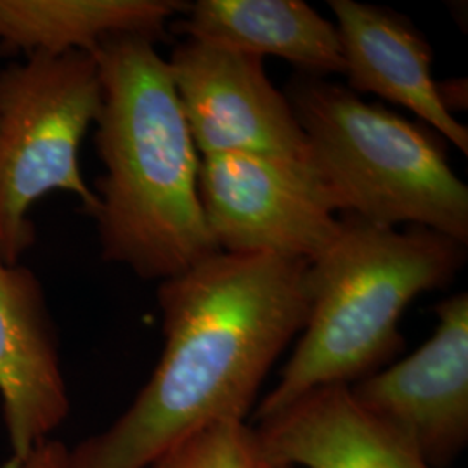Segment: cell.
I'll use <instances>...</instances> for the list:
<instances>
[{
  "label": "cell",
  "mask_w": 468,
  "mask_h": 468,
  "mask_svg": "<svg viewBox=\"0 0 468 468\" xmlns=\"http://www.w3.org/2000/svg\"><path fill=\"white\" fill-rule=\"evenodd\" d=\"M0 398L11 442L2 468H21L65 421L69 398L42 284L30 269L2 259Z\"/></svg>",
  "instance_id": "9"
},
{
  "label": "cell",
  "mask_w": 468,
  "mask_h": 468,
  "mask_svg": "<svg viewBox=\"0 0 468 468\" xmlns=\"http://www.w3.org/2000/svg\"><path fill=\"white\" fill-rule=\"evenodd\" d=\"M434 335L413 354L347 385L352 399L404 439L432 468L468 442V295L435 305Z\"/></svg>",
  "instance_id": "8"
},
{
  "label": "cell",
  "mask_w": 468,
  "mask_h": 468,
  "mask_svg": "<svg viewBox=\"0 0 468 468\" xmlns=\"http://www.w3.org/2000/svg\"><path fill=\"white\" fill-rule=\"evenodd\" d=\"M94 54H32L0 71V259L17 266L34 247L30 210L50 191L73 193L94 218L100 200L85 185L79 150L100 117Z\"/></svg>",
  "instance_id": "5"
},
{
  "label": "cell",
  "mask_w": 468,
  "mask_h": 468,
  "mask_svg": "<svg viewBox=\"0 0 468 468\" xmlns=\"http://www.w3.org/2000/svg\"><path fill=\"white\" fill-rule=\"evenodd\" d=\"M185 9L177 0H0V52L94 54L118 35L158 42Z\"/></svg>",
  "instance_id": "13"
},
{
  "label": "cell",
  "mask_w": 468,
  "mask_h": 468,
  "mask_svg": "<svg viewBox=\"0 0 468 468\" xmlns=\"http://www.w3.org/2000/svg\"><path fill=\"white\" fill-rule=\"evenodd\" d=\"M467 245L420 226H375L340 216V233L309 264V313L280 382L255 423L324 385H351L387 367L404 347L399 321L420 293L446 288Z\"/></svg>",
  "instance_id": "3"
},
{
  "label": "cell",
  "mask_w": 468,
  "mask_h": 468,
  "mask_svg": "<svg viewBox=\"0 0 468 468\" xmlns=\"http://www.w3.org/2000/svg\"><path fill=\"white\" fill-rule=\"evenodd\" d=\"M344 75L354 94H373L410 110L429 129L468 154L467 125L437 92L432 48L399 13L356 0H330Z\"/></svg>",
  "instance_id": "10"
},
{
  "label": "cell",
  "mask_w": 468,
  "mask_h": 468,
  "mask_svg": "<svg viewBox=\"0 0 468 468\" xmlns=\"http://www.w3.org/2000/svg\"><path fill=\"white\" fill-rule=\"evenodd\" d=\"M150 468H268L255 431L245 421H218L162 452Z\"/></svg>",
  "instance_id": "14"
},
{
  "label": "cell",
  "mask_w": 468,
  "mask_h": 468,
  "mask_svg": "<svg viewBox=\"0 0 468 468\" xmlns=\"http://www.w3.org/2000/svg\"><path fill=\"white\" fill-rule=\"evenodd\" d=\"M253 431L268 468H432L354 401L347 385L318 387Z\"/></svg>",
  "instance_id": "11"
},
{
  "label": "cell",
  "mask_w": 468,
  "mask_h": 468,
  "mask_svg": "<svg viewBox=\"0 0 468 468\" xmlns=\"http://www.w3.org/2000/svg\"><path fill=\"white\" fill-rule=\"evenodd\" d=\"M167 65L200 156L253 153L307 165L305 135L262 58L186 38Z\"/></svg>",
  "instance_id": "7"
},
{
  "label": "cell",
  "mask_w": 468,
  "mask_h": 468,
  "mask_svg": "<svg viewBox=\"0 0 468 468\" xmlns=\"http://www.w3.org/2000/svg\"><path fill=\"white\" fill-rule=\"evenodd\" d=\"M189 40L276 56L299 73L344 75L336 27L302 0H198L170 23Z\"/></svg>",
  "instance_id": "12"
},
{
  "label": "cell",
  "mask_w": 468,
  "mask_h": 468,
  "mask_svg": "<svg viewBox=\"0 0 468 468\" xmlns=\"http://www.w3.org/2000/svg\"><path fill=\"white\" fill-rule=\"evenodd\" d=\"M68 454L69 452L63 442L48 439L30 452L21 468H67Z\"/></svg>",
  "instance_id": "15"
},
{
  "label": "cell",
  "mask_w": 468,
  "mask_h": 468,
  "mask_svg": "<svg viewBox=\"0 0 468 468\" xmlns=\"http://www.w3.org/2000/svg\"><path fill=\"white\" fill-rule=\"evenodd\" d=\"M309 264L218 251L160 282L164 352L148 384L67 468H150L187 435L245 421L269 369L309 313Z\"/></svg>",
  "instance_id": "1"
},
{
  "label": "cell",
  "mask_w": 468,
  "mask_h": 468,
  "mask_svg": "<svg viewBox=\"0 0 468 468\" xmlns=\"http://www.w3.org/2000/svg\"><path fill=\"white\" fill-rule=\"evenodd\" d=\"M198 195L218 250L314 262L340 233L309 165L266 154L201 156Z\"/></svg>",
  "instance_id": "6"
},
{
  "label": "cell",
  "mask_w": 468,
  "mask_h": 468,
  "mask_svg": "<svg viewBox=\"0 0 468 468\" xmlns=\"http://www.w3.org/2000/svg\"><path fill=\"white\" fill-rule=\"evenodd\" d=\"M437 92L444 108L452 115V112L467 110V80L452 79L444 82H437Z\"/></svg>",
  "instance_id": "16"
},
{
  "label": "cell",
  "mask_w": 468,
  "mask_h": 468,
  "mask_svg": "<svg viewBox=\"0 0 468 468\" xmlns=\"http://www.w3.org/2000/svg\"><path fill=\"white\" fill-rule=\"evenodd\" d=\"M141 35L104 40L96 181L101 255L143 280L165 282L218 253L198 195L200 153L167 61Z\"/></svg>",
  "instance_id": "2"
},
{
  "label": "cell",
  "mask_w": 468,
  "mask_h": 468,
  "mask_svg": "<svg viewBox=\"0 0 468 468\" xmlns=\"http://www.w3.org/2000/svg\"><path fill=\"white\" fill-rule=\"evenodd\" d=\"M307 165L338 216L420 226L468 243V187L444 139L344 85L299 73L286 87Z\"/></svg>",
  "instance_id": "4"
}]
</instances>
